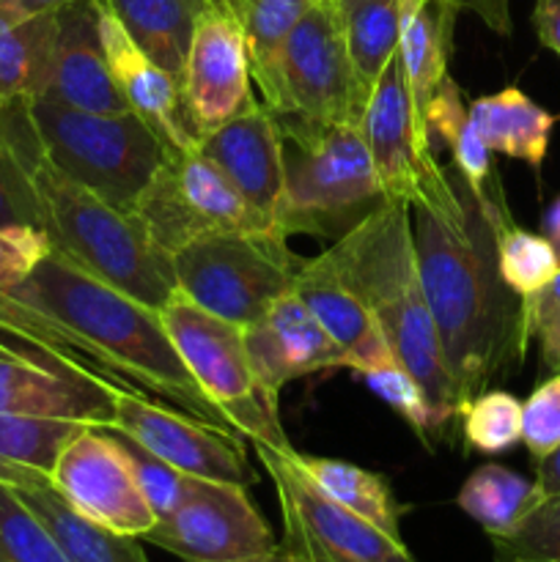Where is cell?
I'll use <instances>...</instances> for the list:
<instances>
[{
  "mask_svg": "<svg viewBox=\"0 0 560 562\" xmlns=\"http://www.w3.org/2000/svg\"><path fill=\"white\" fill-rule=\"evenodd\" d=\"M522 442L533 461L544 459L560 445V373L538 384L522 404Z\"/></svg>",
  "mask_w": 560,
  "mask_h": 562,
  "instance_id": "obj_40",
  "label": "cell"
},
{
  "mask_svg": "<svg viewBox=\"0 0 560 562\" xmlns=\"http://www.w3.org/2000/svg\"><path fill=\"white\" fill-rule=\"evenodd\" d=\"M426 130L432 137L437 135L445 146L453 154V168L459 170L461 179L472 187V190H486L492 184V151L486 143L481 140L478 130L472 126L470 104L461 97V88L456 86L453 77H445L439 88L434 91L432 102H428L426 113Z\"/></svg>",
  "mask_w": 560,
  "mask_h": 562,
  "instance_id": "obj_34",
  "label": "cell"
},
{
  "mask_svg": "<svg viewBox=\"0 0 560 562\" xmlns=\"http://www.w3.org/2000/svg\"><path fill=\"white\" fill-rule=\"evenodd\" d=\"M527 338L538 344V357L549 373H560V272L525 300Z\"/></svg>",
  "mask_w": 560,
  "mask_h": 562,
  "instance_id": "obj_42",
  "label": "cell"
},
{
  "mask_svg": "<svg viewBox=\"0 0 560 562\" xmlns=\"http://www.w3.org/2000/svg\"><path fill=\"white\" fill-rule=\"evenodd\" d=\"M247 355L258 379L272 395L289 382L324 368H346V355L340 346L324 333L296 291H285L267 311V316L242 329Z\"/></svg>",
  "mask_w": 560,
  "mask_h": 562,
  "instance_id": "obj_19",
  "label": "cell"
},
{
  "mask_svg": "<svg viewBox=\"0 0 560 562\" xmlns=\"http://www.w3.org/2000/svg\"><path fill=\"white\" fill-rule=\"evenodd\" d=\"M536 481L503 464H481L461 486L456 505L483 527L489 538H500L514 530L538 503Z\"/></svg>",
  "mask_w": 560,
  "mask_h": 562,
  "instance_id": "obj_33",
  "label": "cell"
},
{
  "mask_svg": "<svg viewBox=\"0 0 560 562\" xmlns=\"http://www.w3.org/2000/svg\"><path fill=\"white\" fill-rule=\"evenodd\" d=\"M492 543L497 562H560V494L544 497L514 530Z\"/></svg>",
  "mask_w": 560,
  "mask_h": 562,
  "instance_id": "obj_38",
  "label": "cell"
},
{
  "mask_svg": "<svg viewBox=\"0 0 560 562\" xmlns=\"http://www.w3.org/2000/svg\"><path fill=\"white\" fill-rule=\"evenodd\" d=\"M0 560L69 562L44 521L5 483H0Z\"/></svg>",
  "mask_w": 560,
  "mask_h": 562,
  "instance_id": "obj_37",
  "label": "cell"
},
{
  "mask_svg": "<svg viewBox=\"0 0 560 562\" xmlns=\"http://www.w3.org/2000/svg\"><path fill=\"white\" fill-rule=\"evenodd\" d=\"M285 184L278 225L285 236L340 239L384 203L362 126L278 119Z\"/></svg>",
  "mask_w": 560,
  "mask_h": 562,
  "instance_id": "obj_5",
  "label": "cell"
},
{
  "mask_svg": "<svg viewBox=\"0 0 560 562\" xmlns=\"http://www.w3.org/2000/svg\"><path fill=\"white\" fill-rule=\"evenodd\" d=\"M313 3L316 0H225L223 3V9H228L245 31L250 75L261 93L258 102L267 110L278 99V66L285 38Z\"/></svg>",
  "mask_w": 560,
  "mask_h": 562,
  "instance_id": "obj_29",
  "label": "cell"
},
{
  "mask_svg": "<svg viewBox=\"0 0 560 562\" xmlns=\"http://www.w3.org/2000/svg\"><path fill=\"white\" fill-rule=\"evenodd\" d=\"M42 99L88 113H126L104 58L97 0H75L55 11L53 66Z\"/></svg>",
  "mask_w": 560,
  "mask_h": 562,
  "instance_id": "obj_20",
  "label": "cell"
},
{
  "mask_svg": "<svg viewBox=\"0 0 560 562\" xmlns=\"http://www.w3.org/2000/svg\"><path fill=\"white\" fill-rule=\"evenodd\" d=\"M459 11H472L481 16L494 33L500 36H511L514 33V22H511V0H448Z\"/></svg>",
  "mask_w": 560,
  "mask_h": 562,
  "instance_id": "obj_43",
  "label": "cell"
},
{
  "mask_svg": "<svg viewBox=\"0 0 560 562\" xmlns=\"http://www.w3.org/2000/svg\"><path fill=\"white\" fill-rule=\"evenodd\" d=\"M368 307L406 371L423 384L439 420L461 415L443 340L417 272L412 209L384 201L322 252Z\"/></svg>",
  "mask_w": 560,
  "mask_h": 562,
  "instance_id": "obj_3",
  "label": "cell"
},
{
  "mask_svg": "<svg viewBox=\"0 0 560 562\" xmlns=\"http://www.w3.org/2000/svg\"><path fill=\"white\" fill-rule=\"evenodd\" d=\"M470 119L489 151L522 159L533 170H541L560 115L549 113L525 91L511 86L489 97L472 99Z\"/></svg>",
  "mask_w": 560,
  "mask_h": 562,
  "instance_id": "obj_24",
  "label": "cell"
},
{
  "mask_svg": "<svg viewBox=\"0 0 560 562\" xmlns=\"http://www.w3.org/2000/svg\"><path fill=\"white\" fill-rule=\"evenodd\" d=\"M184 562H231L280 547L245 486L198 477L190 497L141 538Z\"/></svg>",
  "mask_w": 560,
  "mask_h": 562,
  "instance_id": "obj_14",
  "label": "cell"
},
{
  "mask_svg": "<svg viewBox=\"0 0 560 562\" xmlns=\"http://www.w3.org/2000/svg\"><path fill=\"white\" fill-rule=\"evenodd\" d=\"M49 252H53V241L42 228H31V225L0 228V291L20 285Z\"/></svg>",
  "mask_w": 560,
  "mask_h": 562,
  "instance_id": "obj_41",
  "label": "cell"
},
{
  "mask_svg": "<svg viewBox=\"0 0 560 562\" xmlns=\"http://www.w3.org/2000/svg\"><path fill=\"white\" fill-rule=\"evenodd\" d=\"M417 272L464 409L525 357V300L503 283L483 190L456 181L445 209H412Z\"/></svg>",
  "mask_w": 560,
  "mask_h": 562,
  "instance_id": "obj_1",
  "label": "cell"
},
{
  "mask_svg": "<svg viewBox=\"0 0 560 562\" xmlns=\"http://www.w3.org/2000/svg\"><path fill=\"white\" fill-rule=\"evenodd\" d=\"M115 437H119L121 448H124L126 461H130L132 472H135L137 486H141L143 497L148 499V505H152L154 516H157V519H163V516L173 514V510L179 508L187 497H190V492L195 488L198 477L187 475V472H179L176 467L165 464L163 459L152 456L148 450H143L141 445L132 442V439L121 437V434H115Z\"/></svg>",
  "mask_w": 560,
  "mask_h": 562,
  "instance_id": "obj_39",
  "label": "cell"
},
{
  "mask_svg": "<svg viewBox=\"0 0 560 562\" xmlns=\"http://www.w3.org/2000/svg\"><path fill=\"white\" fill-rule=\"evenodd\" d=\"M346 49L362 97H371L379 77L399 55L401 0H335Z\"/></svg>",
  "mask_w": 560,
  "mask_h": 562,
  "instance_id": "obj_30",
  "label": "cell"
},
{
  "mask_svg": "<svg viewBox=\"0 0 560 562\" xmlns=\"http://www.w3.org/2000/svg\"><path fill=\"white\" fill-rule=\"evenodd\" d=\"M97 5L104 58H108L110 75H113L121 99L126 102V110L135 113L143 124L152 126L168 154L195 148L198 135L184 113L179 77L163 69L99 0Z\"/></svg>",
  "mask_w": 560,
  "mask_h": 562,
  "instance_id": "obj_17",
  "label": "cell"
},
{
  "mask_svg": "<svg viewBox=\"0 0 560 562\" xmlns=\"http://www.w3.org/2000/svg\"><path fill=\"white\" fill-rule=\"evenodd\" d=\"M294 291L322 324L324 333L340 346L349 371L395 355L368 307L357 300L355 291L338 278L324 256L302 263L294 278Z\"/></svg>",
  "mask_w": 560,
  "mask_h": 562,
  "instance_id": "obj_21",
  "label": "cell"
},
{
  "mask_svg": "<svg viewBox=\"0 0 560 562\" xmlns=\"http://www.w3.org/2000/svg\"><path fill=\"white\" fill-rule=\"evenodd\" d=\"M42 231L53 250L80 263L104 283L126 291L159 311L176 291L170 258L148 239L141 220L110 206L91 190L71 181L42 154L33 159Z\"/></svg>",
  "mask_w": 560,
  "mask_h": 562,
  "instance_id": "obj_4",
  "label": "cell"
},
{
  "mask_svg": "<svg viewBox=\"0 0 560 562\" xmlns=\"http://www.w3.org/2000/svg\"><path fill=\"white\" fill-rule=\"evenodd\" d=\"M157 313L187 371L228 426L253 448L291 453L294 448L280 423L278 395L258 379L242 327L212 316L179 291Z\"/></svg>",
  "mask_w": 560,
  "mask_h": 562,
  "instance_id": "obj_7",
  "label": "cell"
},
{
  "mask_svg": "<svg viewBox=\"0 0 560 562\" xmlns=\"http://www.w3.org/2000/svg\"><path fill=\"white\" fill-rule=\"evenodd\" d=\"M533 27H536L538 42L560 55V0H536Z\"/></svg>",
  "mask_w": 560,
  "mask_h": 562,
  "instance_id": "obj_44",
  "label": "cell"
},
{
  "mask_svg": "<svg viewBox=\"0 0 560 562\" xmlns=\"http://www.w3.org/2000/svg\"><path fill=\"white\" fill-rule=\"evenodd\" d=\"M360 126L384 201L410 209H445L456 201L459 170L445 168L434 154V137L412 102L399 55L368 97Z\"/></svg>",
  "mask_w": 560,
  "mask_h": 562,
  "instance_id": "obj_10",
  "label": "cell"
},
{
  "mask_svg": "<svg viewBox=\"0 0 560 562\" xmlns=\"http://www.w3.org/2000/svg\"><path fill=\"white\" fill-rule=\"evenodd\" d=\"M467 448L497 456L522 442V404L505 390H486L461 409Z\"/></svg>",
  "mask_w": 560,
  "mask_h": 562,
  "instance_id": "obj_36",
  "label": "cell"
},
{
  "mask_svg": "<svg viewBox=\"0 0 560 562\" xmlns=\"http://www.w3.org/2000/svg\"><path fill=\"white\" fill-rule=\"evenodd\" d=\"M231 562H302V560H296L294 554H289V552H283V549H275V552H269V554H258V558H245V560H231Z\"/></svg>",
  "mask_w": 560,
  "mask_h": 562,
  "instance_id": "obj_48",
  "label": "cell"
},
{
  "mask_svg": "<svg viewBox=\"0 0 560 562\" xmlns=\"http://www.w3.org/2000/svg\"><path fill=\"white\" fill-rule=\"evenodd\" d=\"M11 488L53 532L69 562H148L137 538L93 525L91 519L77 514L49 481Z\"/></svg>",
  "mask_w": 560,
  "mask_h": 562,
  "instance_id": "obj_25",
  "label": "cell"
},
{
  "mask_svg": "<svg viewBox=\"0 0 560 562\" xmlns=\"http://www.w3.org/2000/svg\"><path fill=\"white\" fill-rule=\"evenodd\" d=\"M102 431L121 434L176 467L206 481L256 486L258 472L247 459L245 439L234 431L195 420L163 401L130 390H110V420Z\"/></svg>",
  "mask_w": 560,
  "mask_h": 562,
  "instance_id": "obj_13",
  "label": "cell"
},
{
  "mask_svg": "<svg viewBox=\"0 0 560 562\" xmlns=\"http://www.w3.org/2000/svg\"><path fill=\"white\" fill-rule=\"evenodd\" d=\"M27 108H0V228L9 225L42 228L36 187H33L38 137L33 132Z\"/></svg>",
  "mask_w": 560,
  "mask_h": 562,
  "instance_id": "obj_32",
  "label": "cell"
},
{
  "mask_svg": "<svg viewBox=\"0 0 560 562\" xmlns=\"http://www.w3.org/2000/svg\"><path fill=\"white\" fill-rule=\"evenodd\" d=\"M275 119L305 124H360L366 97L357 86L335 0H316L285 38L278 66Z\"/></svg>",
  "mask_w": 560,
  "mask_h": 562,
  "instance_id": "obj_11",
  "label": "cell"
},
{
  "mask_svg": "<svg viewBox=\"0 0 560 562\" xmlns=\"http://www.w3.org/2000/svg\"><path fill=\"white\" fill-rule=\"evenodd\" d=\"M198 148L234 181L250 206L278 225L285 184L283 135L278 119L261 102L198 137Z\"/></svg>",
  "mask_w": 560,
  "mask_h": 562,
  "instance_id": "obj_18",
  "label": "cell"
},
{
  "mask_svg": "<svg viewBox=\"0 0 560 562\" xmlns=\"http://www.w3.org/2000/svg\"><path fill=\"white\" fill-rule=\"evenodd\" d=\"M483 195H486V206L494 223L500 278L516 296L527 300L560 272L558 252L549 245L547 236H538L514 223L497 179H492Z\"/></svg>",
  "mask_w": 560,
  "mask_h": 562,
  "instance_id": "obj_31",
  "label": "cell"
},
{
  "mask_svg": "<svg viewBox=\"0 0 560 562\" xmlns=\"http://www.w3.org/2000/svg\"><path fill=\"white\" fill-rule=\"evenodd\" d=\"M256 453L283 516V552L302 562H417L401 538H390L324 497L296 467V450L278 453L256 448Z\"/></svg>",
  "mask_w": 560,
  "mask_h": 562,
  "instance_id": "obj_12",
  "label": "cell"
},
{
  "mask_svg": "<svg viewBox=\"0 0 560 562\" xmlns=\"http://www.w3.org/2000/svg\"><path fill=\"white\" fill-rule=\"evenodd\" d=\"M212 3H214V5H223V3H225V0H212Z\"/></svg>",
  "mask_w": 560,
  "mask_h": 562,
  "instance_id": "obj_49",
  "label": "cell"
},
{
  "mask_svg": "<svg viewBox=\"0 0 560 562\" xmlns=\"http://www.w3.org/2000/svg\"><path fill=\"white\" fill-rule=\"evenodd\" d=\"M82 428H88V423L0 412V483L27 486L49 481L60 450Z\"/></svg>",
  "mask_w": 560,
  "mask_h": 562,
  "instance_id": "obj_28",
  "label": "cell"
},
{
  "mask_svg": "<svg viewBox=\"0 0 560 562\" xmlns=\"http://www.w3.org/2000/svg\"><path fill=\"white\" fill-rule=\"evenodd\" d=\"M135 217L168 258L209 234H280L198 146L165 157L137 201Z\"/></svg>",
  "mask_w": 560,
  "mask_h": 562,
  "instance_id": "obj_9",
  "label": "cell"
},
{
  "mask_svg": "<svg viewBox=\"0 0 560 562\" xmlns=\"http://www.w3.org/2000/svg\"><path fill=\"white\" fill-rule=\"evenodd\" d=\"M181 102L195 135H206L256 104L250 58L239 20L223 5H209L192 31L179 75Z\"/></svg>",
  "mask_w": 560,
  "mask_h": 562,
  "instance_id": "obj_16",
  "label": "cell"
},
{
  "mask_svg": "<svg viewBox=\"0 0 560 562\" xmlns=\"http://www.w3.org/2000/svg\"><path fill=\"white\" fill-rule=\"evenodd\" d=\"M53 44L55 11L27 14L0 0V108H27L47 93Z\"/></svg>",
  "mask_w": 560,
  "mask_h": 562,
  "instance_id": "obj_22",
  "label": "cell"
},
{
  "mask_svg": "<svg viewBox=\"0 0 560 562\" xmlns=\"http://www.w3.org/2000/svg\"><path fill=\"white\" fill-rule=\"evenodd\" d=\"M49 165L110 206L135 214L168 148L135 113H88L38 99L27 108Z\"/></svg>",
  "mask_w": 560,
  "mask_h": 562,
  "instance_id": "obj_6",
  "label": "cell"
},
{
  "mask_svg": "<svg viewBox=\"0 0 560 562\" xmlns=\"http://www.w3.org/2000/svg\"><path fill=\"white\" fill-rule=\"evenodd\" d=\"M355 373L368 384V390L373 395H379L395 415H401L410 423V428L423 442H428V434L445 426L439 420L428 393L423 390V384L406 371L404 362L395 355L382 357L377 362H368V366L357 368Z\"/></svg>",
  "mask_w": 560,
  "mask_h": 562,
  "instance_id": "obj_35",
  "label": "cell"
},
{
  "mask_svg": "<svg viewBox=\"0 0 560 562\" xmlns=\"http://www.w3.org/2000/svg\"><path fill=\"white\" fill-rule=\"evenodd\" d=\"M302 258L283 234H209L170 256L176 291L212 316L250 327L294 289Z\"/></svg>",
  "mask_w": 560,
  "mask_h": 562,
  "instance_id": "obj_8",
  "label": "cell"
},
{
  "mask_svg": "<svg viewBox=\"0 0 560 562\" xmlns=\"http://www.w3.org/2000/svg\"><path fill=\"white\" fill-rule=\"evenodd\" d=\"M456 16L459 9L448 0H401L399 58L421 119L448 77Z\"/></svg>",
  "mask_w": 560,
  "mask_h": 562,
  "instance_id": "obj_23",
  "label": "cell"
},
{
  "mask_svg": "<svg viewBox=\"0 0 560 562\" xmlns=\"http://www.w3.org/2000/svg\"><path fill=\"white\" fill-rule=\"evenodd\" d=\"M544 236H547L549 245L555 247V252L560 258V198L549 206L547 217H544Z\"/></svg>",
  "mask_w": 560,
  "mask_h": 562,
  "instance_id": "obj_46",
  "label": "cell"
},
{
  "mask_svg": "<svg viewBox=\"0 0 560 562\" xmlns=\"http://www.w3.org/2000/svg\"><path fill=\"white\" fill-rule=\"evenodd\" d=\"M163 69L179 77L192 31L212 0H99Z\"/></svg>",
  "mask_w": 560,
  "mask_h": 562,
  "instance_id": "obj_27",
  "label": "cell"
},
{
  "mask_svg": "<svg viewBox=\"0 0 560 562\" xmlns=\"http://www.w3.org/2000/svg\"><path fill=\"white\" fill-rule=\"evenodd\" d=\"M0 562H3V560H0Z\"/></svg>",
  "mask_w": 560,
  "mask_h": 562,
  "instance_id": "obj_50",
  "label": "cell"
},
{
  "mask_svg": "<svg viewBox=\"0 0 560 562\" xmlns=\"http://www.w3.org/2000/svg\"><path fill=\"white\" fill-rule=\"evenodd\" d=\"M294 461L324 497L360 516L368 525L379 527L390 538H401V516L410 508L395 499L393 488L382 475L327 456L294 453Z\"/></svg>",
  "mask_w": 560,
  "mask_h": 562,
  "instance_id": "obj_26",
  "label": "cell"
},
{
  "mask_svg": "<svg viewBox=\"0 0 560 562\" xmlns=\"http://www.w3.org/2000/svg\"><path fill=\"white\" fill-rule=\"evenodd\" d=\"M536 486L541 492V497L560 494V445L552 453L536 461Z\"/></svg>",
  "mask_w": 560,
  "mask_h": 562,
  "instance_id": "obj_45",
  "label": "cell"
},
{
  "mask_svg": "<svg viewBox=\"0 0 560 562\" xmlns=\"http://www.w3.org/2000/svg\"><path fill=\"white\" fill-rule=\"evenodd\" d=\"M49 483L77 514L104 530L141 541L157 525L119 437L102 428H82L60 450Z\"/></svg>",
  "mask_w": 560,
  "mask_h": 562,
  "instance_id": "obj_15",
  "label": "cell"
},
{
  "mask_svg": "<svg viewBox=\"0 0 560 562\" xmlns=\"http://www.w3.org/2000/svg\"><path fill=\"white\" fill-rule=\"evenodd\" d=\"M5 294L49 344L99 384L141 393L195 420L234 431L198 387L159 313L146 302L55 250Z\"/></svg>",
  "mask_w": 560,
  "mask_h": 562,
  "instance_id": "obj_2",
  "label": "cell"
},
{
  "mask_svg": "<svg viewBox=\"0 0 560 562\" xmlns=\"http://www.w3.org/2000/svg\"><path fill=\"white\" fill-rule=\"evenodd\" d=\"M16 3H20V9L27 11V14H49V11L64 9V5L75 3V0H16Z\"/></svg>",
  "mask_w": 560,
  "mask_h": 562,
  "instance_id": "obj_47",
  "label": "cell"
}]
</instances>
